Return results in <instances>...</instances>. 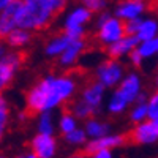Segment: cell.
Wrapping results in <instances>:
<instances>
[{
	"label": "cell",
	"instance_id": "cell-1",
	"mask_svg": "<svg viewBox=\"0 0 158 158\" xmlns=\"http://www.w3.org/2000/svg\"><path fill=\"white\" fill-rule=\"evenodd\" d=\"M79 79L71 71L49 73L40 77L25 94L27 112L35 115L44 111H57L68 106L79 90Z\"/></svg>",
	"mask_w": 158,
	"mask_h": 158
},
{
	"label": "cell",
	"instance_id": "cell-2",
	"mask_svg": "<svg viewBox=\"0 0 158 158\" xmlns=\"http://www.w3.org/2000/svg\"><path fill=\"white\" fill-rule=\"evenodd\" d=\"M71 0H19V27L33 33L44 32L54 24Z\"/></svg>",
	"mask_w": 158,
	"mask_h": 158
},
{
	"label": "cell",
	"instance_id": "cell-3",
	"mask_svg": "<svg viewBox=\"0 0 158 158\" xmlns=\"http://www.w3.org/2000/svg\"><path fill=\"white\" fill-rule=\"evenodd\" d=\"M106 95L108 90L100 82H97L95 79L87 81L82 85H79L76 97L68 103V111H71L79 118V122H84L85 118L98 115L101 112V109L104 108Z\"/></svg>",
	"mask_w": 158,
	"mask_h": 158
},
{
	"label": "cell",
	"instance_id": "cell-4",
	"mask_svg": "<svg viewBox=\"0 0 158 158\" xmlns=\"http://www.w3.org/2000/svg\"><path fill=\"white\" fill-rule=\"evenodd\" d=\"M95 16H97V19L92 24H94V38L98 46L108 48L115 40H118L127 33L125 22L120 18H117L114 13L104 10Z\"/></svg>",
	"mask_w": 158,
	"mask_h": 158
},
{
	"label": "cell",
	"instance_id": "cell-5",
	"mask_svg": "<svg viewBox=\"0 0 158 158\" xmlns=\"http://www.w3.org/2000/svg\"><path fill=\"white\" fill-rule=\"evenodd\" d=\"M92 22H94V13H90L84 5L77 3L63 11L60 30L70 38H85L87 29L92 25Z\"/></svg>",
	"mask_w": 158,
	"mask_h": 158
},
{
	"label": "cell",
	"instance_id": "cell-6",
	"mask_svg": "<svg viewBox=\"0 0 158 158\" xmlns=\"http://www.w3.org/2000/svg\"><path fill=\"white\" fill-rule=\"evenodd\" d=\"M125 73H127V67L122 60L106 57L95 67L94 79L97 82H100L106 90H111L120 82V79L123 77Z\"/></svg>",
	"mask_w": 158,
	"mask_h": 158
},
{
	"label": "cell",
	"instance_id": "cell-7",
	"mask_svg": "<svg viewBox=\"0 0 158 158\" xmlns=\"http://www.w3.org/2000/svg\"><path fill=\"white\" fill-rule=\"evenodd\" d=\"M24 65V54L22 51L10 49L6 57L0 62V95H3L10 89L13 81L16 79L18 73Z\"/></svg>",
	"mask_w": 158,
	"mask_h": 158
},
{
	"label": "cell",
	"instance_id": "cell-8",
	"mask_svg": "<svg viewBox=\"0 0 158 158\" xmlns=\"http://www.w3.org/2000/svg\"><path fill=\"white\" fill-rule=\"evenodd\" d=\"M111 90L114 94H117L123 101L131 104V103H135L138 100V97L144 92L142 77L138 71H127L123 74V77L120 79V82Z\"/></svg>",
	"mask_w": 158,
	"mask_h": 158
},
{
	"label": "cell",
	"instance_id": "cell-9",
	"mask_svg": "<svg viewBox=\"0 0 158 158\" xmlns=\"http://www.w3.org/2000/svg\"><path fill=\"white\" fill-rule=\"evenodd\" d=\"M87 51V40L85 38H73L65 51L56 59L57 67L62 71H71L81 63L84 54Z\"/></svg>",
	"mask_w": 158,
	"mask_h": 158
},
{
	"label": "cell",
	"instance_id": "cell-10",
	"mask_svg": "<svg viewBox=\"0 0 158 158\" xmlns=\"http://www.w3.org/2000/svg\"><path fill=\"white\" fill-rule=\"evenodd\" d=\"M128 139L136 146H152L158 142V118H146L136 123Z\"/></svg>",
	"mask_w": 158,
	"mask_h": 158
},
{
	"label": "cell",
	"instance_id": "cell-11",
	"mask_svg": "<svg viewBox=\"0 0 158 158\" xmlns=\"http://www.w3.org/2000/svg\"><path fill=\"white\" fill-rule=\"evenodd\" d=\"M152 8V0H120L114 6V15L123 22L146 16Z\"/></svg>",
	"mask_w": 158,
	"mask_h": 158
},
{
	"label": "cell",
	"instance_id": "cell-12",
	"mask_svg": "<svg viewBox=\"0 0 158 158\" xmlns=\"http://www.w3.org/2000/svg\"><path fill=\"white\" fill-rule=\"evenodd\" d=\"M127 33L136 36L138 41L149 40L158 35V18L156 16H142L138 19H131L125 22Z\"/></svg>",
	"mask_w": 158,
	"mask_h": 158
},
{
	"label": "cell",
	"instance_id": "cell-13",
	"mask_svg": "<svg viewBox=\"0 0 158 158\" xmlns=\"http://www.w3.org/2000/svg\"><path fill=\"white\" fill-rule=\"evenodd\" d=\"M33 158H54L59 152V141L56 135L35 133L30 139V147Z\"/></svg>",
	"mask_w": 158,
	"mask_h": 158
},
{
	"label": "cell",
	"instance_id": "cell-14",
	"mask_svg": "<svg viewBox=\"0 0 158 158\" xmlns=\"http://www.w3.org/2000/svg\"><path fill=\"white\" fill-rule=\"evenodd\" d=\"M128 141V138L125 135H120V133H108L101 138H97V139H89L87 144L84 146V153L92 156L97 150H101V149H106V150H117L125 146V142Z\"/></svg>",
	"mask_w": 158,
	"mask_h": 158
},
{
	"label": "cell",
	"instance_id": "cell-15",
	"mask_svg": "<svg viewBox=\"0 0 158 158\" xmlns=\"http://www.w3.org/2000/svg\"><path fill=\"white\" fill-rule=\"evenodd\" d=\"M138 43H139V41L136 40V36L130 35V33H125L123 36H120L118 40H115L112 44H109L108 48H104V52H106L108 57L122 60V59H127L128 54H130L133 49H136Z\"/></svg>",
	"mask_w": 158,
	"mask_h": 158
},
{
	"label": "cell",
	"instance_id": "cell-16",
	"mask_svg": "<svg viewBox=\"0 0 158 158\" xmlns=\"http://www.w3.org/2000/svg\"><path fill=\"white\" fill-rule=\"evenodd\" d=\"M19 19V0L11 2L0 11V40H3L13 29L18 27Z\"/></svg>",
	"mask_w": 158,
	"mask_h": 158
},
{
	"label": "cell",
	"instance_id": "cell-17",
	"mask_svg": "<svg viewBox=\"0 0 158 158\" xmlns=\"http://www.w3.org/2000/svg\"><path fill=\"white\" fill-rule=\"evenodd\" d=\"M73 38H70L65 32H57V33H52L51 36L46 38V41L43 44V54L48 57V59H57L62 52L65 51V48H67L70 44Z\"/></svg>",
	"mask_w": 158,
	"mask_h": 158
},
{
	"label": "cell",
	"instance_id": "cell-18",
	"mask_svg": "<svg viewBox=\"0 0 158 158\" xmlns=\"http://www.w3.org/2000/svg\"><path fill=\"white\" fill-rule=\"evenodd\" d=\"M33 38H35V33L29 29H24V27H18L16 29H13L5 38H3V41L6 43V46L10 49H15V51H24V49H27L32 41H33Z\"/></svg>",
	"mask_w": 158,
	"mask_h": 158
},
{
	"label": "cell",
	"instance_id": "cell-19",
	"mask_svg": "<svg viewBox=\"0 0 158 158\" xmlns=\"http://www.w3.org/2000/svg\"><path fill=\"white\" fill-rule=\"evenodd\" d=\"M82 128L89 139H97V138H101L104 135L111 133V123L108 120H104V118H100L98 115H92L85 118Z\"/></svg>",
	"mask_w": 158,
	"mask_h": 158
},
{
	"label": "cell",
	"instance_id": "cell-20",
	"mask_svg": "<svg viewBox=\"0 0 158 158\" xmlns=\"http://www.w3.org/2000/svg\"><path fill=\"white\" fill-rule=\"evenodd\" d=\"M35 115H36V120H35L36 133L56 135V131H57V115H56V111H44V112H38Z\"/></svg>",
	"mask_w": 158,
	"mask_h": 158
},
{
	"label": "cell",
	"instance_id": "cell-21",
	"mask_svg": "<svg viewBox=\"0 0 158 158\" xmlns=\"http://www.w3.org/2000/svg\"><path fill=\"white\" fill-rule=\"evenodd\" d=\"M62 138H63V142L67 144L70 149H74V150L84 149V146H85L87 141H89L85 131H84V128H82L81 125L76 127V128L71 130V131H68V133L62 135Z\"/></svg>",
	"mask_w": 158,
	"mask_h": 158
},
{
	"label": "cell",
	"instance_id": "cell-22",
	"mask_svg": "<svg viewBox=\"0 0 158 158\" xmlns=\"http://www.w3.org/2000/svg\"><path fill=\"white\" fill-rule=\"evenodd\" d=\"M10 125H11V106L3 94L0 95V146H2V142L8 133Z\"/></svg>",
	"mask_w": 158,
	"mask_h": 158
},
{
	"label": "cell",
	"instance_id": "cell-23",
	"mask_svg": "<svg viewBox=\"0 0 158 158\" xmlns=\"http://www.w3.org/2000/svg\"><path fill=\"white\" fill-rule=\"evenodd\" d=\"M127 112H128L130 122L133 125L146 120V118L149 117L147 115V100H136L135 103L130 104V108L127 109Z\"/></svg>",
	"mask_w": 158,
	"mask_h": 158
},
{
	"label": "cell",
	"instance_id": "cell-24",
	"mask_svg": "<svg viewBox=\"0 0 158 158\" xmlns=\"http://www.w3.org/2000/svg\"><path fill=\"white\" fill-rule=\"evenodd\" d=\"M76 127H79V118L71 112V111H63L60 115H57V131L60 135H65L68 131L74 130Z\"/></svg>",
	"mask_w": 158,
	"mask_h": 158
},
{
	"label": "cell",
	"instance_id": "cell-25",
	"mask_svg": "<svg viewBox=\"0 0 158 158\" xmlns=\"http://www.w3.org/2000/svg\"><path fill=\"white\" fill-rule=\"evenodd\" d=\"M136 51L141 54V57H142L144 60H149V59L158 56V54H156V46H155V40H153V38L142 40V41H139L138 46H136Z\"/></svg>",
	"mask_w": 158,
	"mask_h": 158
},
{
	"label": "cell",
	"instance_id": "cell-26",
	"mask_svg": "<svg viewBox=\"0 0 158 158\" xmlns=\"http://www.w3.org/2000/svg\"><path fill=\"white\" fill-rule=\"evenodd\" d=\"M79 3L84 5L90 13H94V16L98 13L108 10L109 6V0H79Z\"/></svg>",
	"mask_w": 158,
	"mask_h": 158
},
{
	"label": "cell",
	"instance_id": "cell-27",
	"mask_svg": "<svg viewBox=\"0 0 158 158\" xmlns=\"http://www.w3.org/2000/svg\"><path fill=\"white\" fill-rule=\"evenodd\" d=\"M147 118H158V90L147 97Z\"/></svg>",
	"mask_w": 158,
	"mask_h": 158
},
{
	"label": "cell",
	"instance_id": "cell-28",
	"mask_svg": "<svg viewBox=\"0 0 158 158\" xmlns=\"http://www.w3.org/2000/svg\"><path fill=\"white\" fill-rule=\"evenodd\" d=\"M127 59H128V62H130L131 67H135V68H139L141 65H142L144 62H146V60H144V59L141 57V54H139V52H138L136 49L131 51L130 54H128V57H127Z\"/></svg>",
	"mask_w": 158,
	"mask_h": 158
},
{
	"label": "cell",
	"instance_id": "cell-29",
	"mask_svg": "<svg viewBox=\"0 0 158 158\" xmlns=\"http://www.w3.org/2000/svg\"><path fill=\"white\" fill-rule=\"evenodd\" d=\"M94 158H112L114 156V150H106V149H101V150H97L94 155Z\"/></svg>",
	"mask_w": 158,
	"mask_h": 158
},
{
	"label": "cell",
	"instance_id": "cell-30",
	"mask_svg": "<svg viewBox=\"0 0 158 158\" xmlns=\"http://www.w3.org/2000/svg\"><path fill=\"white\" fill-rule=\"evenodd\" d=\"M8 52H10V48L6 46V43L3 41V40H0V62L6 57Z\"/></svg>",
	"mask_w": 158,
	"mask_h": 158
},
{
	"label": "cell",
	"instance_id": "cell-31",
	"mask_svg": "<svg viewBox=\"0 0 158 158\" xmlns=\"http://www.w3.org/2000/svg\"><path fill=\"white\" fill-rule=\"evenodd\" d=\"M11 2H15V0H0V11H2L5 6H8Z\"/></svg>",
	"mask_w": 158,
	"mask_h": 158
},
{
	"label": "cell",
	"instance_id": "cell-32",
	"mask_svg": "<svg viewBox=\"0 0 158 158\" xmlns=\"http://www.w3.org/2000/svg\"><path fill=\"white\" fill-rule=\"evenodd\" d=\"M153 40H155V46H156V54H158V35H155V36H153Z\"/></svg>",
	"mask_w": 158,
	"mask_h": 158
},
{
	"label": "cell",
	"instance_id": "cell-33",
	"mask_svg": "<svg viewBox=\"0 0 158 158\" xmlns=\"http://www.w3.org/2000/svg\"><path fill=\"white\" fill-rule=\"evenodd\" d=\"M155 89L158 90V76H156V79H155Z\"/></svg>",
	"mask_w": 158,
	"mask_h": 158
},
{
	"label": "cell",
	"instance_id": "cell-34",
	"mask_svg": "<svg viewBox=\"0 0 158 158\" xmlns=\"http://www.w3.org/2000/svg\"><path fill=\"white\" fill-rule=\"evenodd\" d=\"M155 15H156V18H158V5L155 6Z\"/></svg>",
	"mask_w": 158,
	"mask_h": 158
},
{
	"label": "cell",
	"instance_id": "cell-35",
	"mask_svg": "<svg viewBox=\"0 0 158 158\" xmlns=\"http://www.w3.org/2000/svg\"><path fill=\"white\" fill-rule=\"evenodd\" d=\"M156 73H158V63H156Z\"/></svg>",
	"mask_w": 158,
	"mask_h": 158
}]
</instances>
